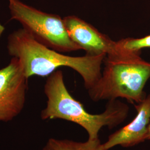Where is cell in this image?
<instances>
[{"label":"cell","instance_id":"cell-1","mask_svg":"<svg viewBox=\"0 0 150 150\" xmlns=\"http://www.w3.org/2000/svg\"><path fill=\"white\" fill-rule=\"evenodd\" d=\"M7 49L10 56L19 60L28 79L32 76H48L61 67H68L82 77L87 90L101 78V66L106 56L64 55L39 42L23 28L8 36Z\"/></svg>","mask_w":150,"mask_h":150},{"label":"cell","instance_id":"cell-2","mask_svg":"<svg viewBox=\"0 0 150 150\" xmlns=\"http://www.w3.org/2000/svg\"><path fill=\"white\" fill-rule=\"evenodd\" d=\"M47 105L41 112L42 120L61 119L80 125L88 134V139H98L103 127L112 129L123 122L128 116L129 107L118 99L108 101L105 111L91 114L83 104L70 94L64 83L63 72L57 70L49 75L44 85Z\"/></svg>","mask_w":150,"mask_h":150},{"label":"cell","instance_id":"cell-3","mask_svg":"<svg viewBox=\"0 0 150 150\" xmlns=\"http://www.w3.org/2000/svg\"><path fill=\"white\" fill-rule=\"evenodd\" d=\"M101 78L88 90L93 101L126 99L131 104L142 101L144 88L150 79V62L141 57V51L121 50L106 55Z\"/></svg>","mask_w":150,"mask_h":150},{"label":"cell","instance_id":"cell-4","mask_svg":"<svg viewBox=\"0 0 150 150\" xmlns=\"http://www.w3.org/2000/svg\"><path fill=\"white\" fill-rule=\"evenodd\" d=\"M11 20L19 22L22 28L45 46L60 53L81 50L70 38L64 19L27 5L20 0H9Z\"/></svg>","mask_w":150,"mask_h":150},{"label":"cell","instance_id":"cell-5","mask_svg":"<svg viewBox=\"0 0 150 150\" xmlns=\"http://www.w3.org/2000/svg\"><path fill=\"white\" fill-rule=\"evenodd\" d=\"M28 79L15 57L0 69V122L11 121L21 113L26 102Z\"/></svg>","mask_w":150,"mask_h":150},{"label":"cell","instance_id":"cell-6","mask_svg":"<svg viewBox=\"0 0 150 150\" xmlns=\"http://www.w3.org/2000/svg\"><path fill=\"white\" fill-rule=\"evenodd\" d=\"M63 19L71 39L81 50H85L86 54L108 55L118 52L116 41L88 22L76 16H66Z\"/></svg>","mask_w":150,"mask_h":150},{"label":"cell","instance_id":"cell-7","mask_svg":"<svg viewBox=\"0 0 150 150\" xmlns=\"http://www.w3.org/2000/svg\"><path fill=\"white\" fill-rule=\"evenodd\" d=\"M137 114L132 121L110 135L102 144L104 150L117 146L131 147L146 141L150 121V94L139 103L134 104Z\"/></svg>","mask_w":150,"mask_h":150},{"label":"cell","instance_id":"cell-8","mask_svg":"<svg viewBox=\"0 0 150 150\" xmlns=\"http://www.w3.org/2000/svg\"><path fill=\"white\" fill-rule=\"evenodd\" d=\"M41 150H104L100 139H88L78 142L67 139L50 138Z\"/></svg>","mask_w":150,"mask_h":150},{"label":"cell","instance_id":"cell-9","mask_svg":"<svg viewBox=\"0 0 150 150\" xmlns=\"http://www.w3.org/2000/svg\"><path fill=\"white\" fill-rule=\"evenodd\" d=\"M117 42L118 50L141 51L142 49L150 48V35L142 38H125Z\"/></svg>","mask_w":150,"mask_h":150},{"label":"cell","instance_id":"cell-10","mask_svg":"<svg viewBox=\"0 0 150 150\" xmlns=\"http://www.w3.org/2000/svg\"><path fill=\"white\" fill-rule=\"evenodd\" d=\"M146 140H150V121L148 127V132L146 137Z\"/></svg>","mask_w":150,"mask_h":150}]
</instances>
